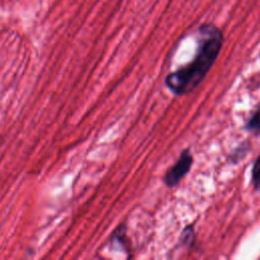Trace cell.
Masks as SVG:
<instances>
[{"label":"cell","instance_id":"cell-1","mask_svg":"<svg viewBox=\"0 0 260 260\" xmlns=\"http://www.w3.org/2000/svg\"><path fill=\"white\" fill-rule=\"evenodd\" d=\"M197 47L193 59L170 72L165 84L175 95H185L196 89L216 61L222 45V30L211 22L202 23L197 29Z\"/></svg>","mask_w":260,"mask_h":260},{"label":"cell","instance_id":"cell-2","mask_svg":"<svg viewBox=\"0 0 260 260\" xmlns=\"http://www.w3.org/2000/svg\"><path fill=\"white\" fill-rule=\"evenodd\" d=\"M194 162V157L192 152L189 148H185L181 151L179 158L176 162L167 170L164 175L162 181L164 184L169 187L173 188L179 185V183L186 177V175L190 172Z\"/></svg>","mask_w":260,"mask_h":260},{"label":"cell","instance_id":"cell-4","mask_svg":"<svg viewBox=\"0 0 260 260\" xmlns=\"http://www.w3.org/2000/svg\"><path fill=\"white\" fill-rule=\"evenodd\" d=\"M195 231L194 226L192 224H189L185 226L181 233V236L179 238V243L183 245L184 247H191L194 244L195 241Z\"/></svg>","mask_w":260,"mask_h":260},{"label":"cell","instance_id":"cell-7","mask_svg":"<svg viewBox=\"0 0 260 260\" xmlns=\"http://www.w3.org/2000/svg\"><path fill=\"white\" fill-rule=\"evenodd\" d=\"M247 150H248V143H247V142H245L244 144L239 145V146L233 151V153H231V159H232L234 162L239 161L240 159H242V158L246 155Z\"/></svg>","mask_w":260,"mask_h":260},{"label":"cell","instance_id":"cell-5","mask_svg":"<svg viewBox=\"0 0 260 260\" xmlns=\"http://www.w3.org/2000/svg\"><path fill=\"white\" fill-rule=\"evenodd\" d=\"M126 232L127 228L124 224L119 225L112 235V243H118L127 253H128V244L126 242Z\"/></svg>","mask_w":260,"mask_h":260},{"label":"cell","instance_id":"cell-3","mask_svg":"<svg viewBox=\"0 0 260 260\" xmlns=\"http://www.w3.org/2000/svg\"><path fill=\"white\" fill-rule=\"evenodd\" d=\"M244 128L255 135H260V106H257V109L246 121Z\"/></svg>","mask_w":260,"mask_h":260},{"label":"cell","instance_id":"cell-6","mask_svg":"<svg viewBox=\"0 0 260 260\" xmlns=\"http://www.w3.org/2000/svg\"><path fill=\"white\" fill-rule=\"evenodd\" d=\"M251 180L254 190L260 193V154L255 158L253 162L251 171Z\"/></svg>","mask_w":260,"mask_h":260}]
</instances>
